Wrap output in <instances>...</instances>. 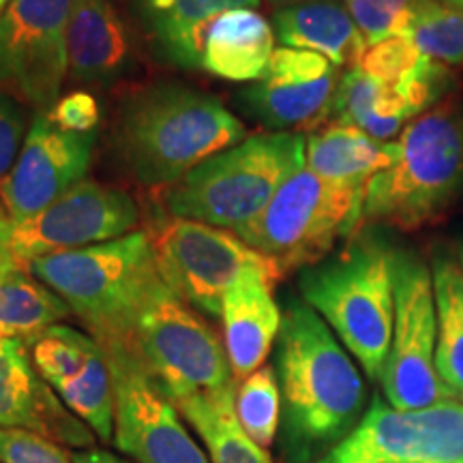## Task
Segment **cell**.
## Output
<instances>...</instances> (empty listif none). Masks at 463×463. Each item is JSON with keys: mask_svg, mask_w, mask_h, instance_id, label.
<instances>
[{"mask_svg": "<svg viewBox=\"0 0 463 463\" xmlns=\"http://www.w3.org/2000/svg\"><path fill=\"white\" fill-rule=\"evenodd\" d=\"M73 463H127L114 453L101 449H90V450H80V453H71Z\"/></svg>", "mask_w": 463, "mask_h": 463, "instance_id": "74e56055", "label": "cell"}, {"mask_svg": "<svg viewBox=\"0 0 463 463\" xmlns=\"http://www.w3.org/2000/svg\"><path fill=\"white\" fill-rule=\"evenodd\" d=\"M395 164L364 187L363 222L419 230L444 215L463 184V114L438 103L397 137Z\"/></svg>", "mask_w": 463, "mask_h": 463, "instance_id": "5b68a950", "label": "cell"}, {"mask_svg": "<svg viewBox=\"0 0 463 463\" xmlns=\"http://www.w3.org/2000/svg\"><path fill=\"white\" fill-rule=\"evenodd\" d=\"M412 118V106L395 86L380 82L358 67L341 75L333 120L354 125L373 140L391 142Z\"/></svg>", "mask_w": 463, "mask_h": 463, "instance_id": "cb8c5ba5", "label": "cell"}, {"mask_svg": "<svg viewBox=\"0 0 463 463\" xmlns=\"http://www.w3.org/2000/svg\"><path fill=\"white\" fill-rule=\"evenodd\" d=\"M459 266H461V270H463V242H461V247H459Z\"/></svg>", "mask_w": 463, "mask_h": 463, "instance_id": "60d3db41", "label": "cell"}, {"mask_svg": "<svg viewBox=\"0 0 463 463\" xmlns=\"http://www.w3.org/2000/svg\"><path fill=\"white\" fill-rule=\"evenodd\" d=\"M69 314L65 300L26 266L17 260L0 262V333L31 344Z\"/></svg>", "mask_w": 463, "mask_h": 463, "instance_id": "d4e9b609", "label": "cell"}, {"mask_svg": "<svg viewBox=\"0 0 463 463\" xmlns=\"http://www.w3.org/2000/svg\"><path fill=\"white\" fill-rule=\"evenodd\" d=\"M450 3H463V0H450Z\"/></svg>", "mask_w": 463, "mask_h": 463, "instance_id": "b9f144b4", "label": "cell"}, {"mask_svg": "<svg viewBox=\"0 0 463 463\" xmlns=\"http://www.w3.org/2000/svg\"><path fill=\"white\" fill-rule=\"evenodd\" d=\"M123 345L131 347L146 373L176 408L191 399L217 395L239 384L232 373L222 335L165 283L144 303Z\"/></svg>", "mask_w": 463, "mask_h": 463, "instance_id": "ba28073f", "label": "cell"}, {"mask_svg": "<svg viewBox=\"0 0 463 463\" xmlns=\"http://www.w3.org/2000/svg\"><path fill=\"white\" fill-rule=\"evenodd\" d=\"M316 463H463V403L397 410L375 397L354 430Z\"/></svg>", "mask_w": 463, "mask_h": 463, "instance_id": "8fae6325", "label": "cell"}, {"mask_svg": "<svg viewBox=\"0 0 463 463\" xmlns=\"http://www.w3.org/2000/svg\"><path fill=\"white\" fill-rule=\"evenodd\" d=\"M9 5H11V0H0V17H3L5 11H7Z\"/></svg>", "mask_w": 463, "mask_h": 463, "instance_id": "ab89813d", "label": "cell"}, {"mask_svg": "<svg viewBox=\"0 0 463 463\" xmlns=\"http://www.w3.org/2000/svg\"><path fill=\"white\" fill-rule=\"evenodd\" d=\"M0 430H28L75 449L95 442V431L34 372L26 344L15 337L0 344Z\"/></svg>", "mask_w": 463, "mask_h": 463, "instance_id": "e0dca14e", "label": "cell"}, {"mask_svg": "<svg viewBox=\"0 0 463 463\" xmlns=\"http://www.w3.org/2000/svg\"><path fill=\"white\" fill-rule=\"evenodd\" d=\"M165 65L200 69L208 28L225 11L256 9L260 0H129Z\"/></svg>", "mask_w": 463, "mask_h": 463, "instance_id": "ffe728a7", "label": "cell"}, {"mask_svg": "<svg viewBox=\"0 0 463 463\" xmlns=\"http://www.w3.org/2000/svg\"><path fill=\"white\" fill-rule=\"evenodd\" d=\"M275 281L279 279L269 270L247 269L223 294L222 337L232 373L239 382L264 367L279 337L283 314L273 297Z\"/></svg>", "mask_w": 463, "mask_h": 463, "instance_id": "ac0fdd59", "label": "cell"}, {"mask_svg": "<svg viewBox=\"0 0 463 463\" xmlns=\"http://www.w3.org/2000/svg\"><path fill=\"white\" fill-rule=\"evenodd\" d=\"M0 463H73L52 439L28 430H0Z\"/></svg>", "mask_w": 463, "mask_h": 463, "instance_id": "836d02e7", "label": "cell"}, {"mask_svg": "<svg viewBox=\"0 0 463 463\" xmlns=\"http://www.w3.org/2000/svg\"><path fill=\"white\" fill-rule=\"evenodd\" d=\"M236 389L239 384L217 395L191 399L178 405V412L198 431L208 463H273L266 449L242 431L234 410Z\"/></svg>", "mask_w": 463, "mask_h": 463, "instance_id": "484cf974", "label": "cell"}, {"mask_svg": "<svg viewBox=\"0 0 463 463\" xmlns=\"http://www.w3.org/2000/svg\"><path fill=\"white\" fill-rule=\"evenodd\" d=\"M303 133L245 137L194 167L165 194L172 217L236 232L264 211L283 183L305 165Z\"/></svg>", "mask_w": 463, "mask_h": 463, "instance_id": "8992f818", "label": "cell"}, {"mask_svg": "<svg viewBox=\"0 0 463 463\" xmlns=\"http://www.w3.org/2000/svg\"><path fill=\"white\" fill-rule=\"evenodd\" d=\"M408 37L438 65L463 62V3L414 0Z\"/></svg>", "mask_w": 463, "mask_h": 463, "instance_id": "83f0119b", "label": "cell"}, {"mask_svg": "<svg viewBox=\"0 0 463 463\" xmlns=\"http://www.w3.org/2000/svg\"><path fill=\"white\" fill-rule=\"evenodd\" d=\"M344 7L367 45H373L397 34H408L414 0H344Z\"/></svg>", "mask_w": 463, "mask_h": 463, "instance_id": "d6a6232c", "label": "cell"}, {"mask_svg": "<svg viewBox=\"0 0 463 463\" xmlns=\"http://www.w3.org/2000/svg\"><path fill=\"white\" fill-rule=\"evenodd\" d=\"M281 389V453L286 463L326 455L358 425L364 382L350 352L303 300H289L277 337Z\"/></svg>", "mask_w": 463, "mask_h": 463, "instance_id": "6da1fadb", "label": "cell"}, {"mask_svg": "<svg viewBox=\"0 0 463 463\" xmlns=\"http://www.w3.org/2000/svg\"><path fill=\"white\" fill-rule=\"evenodd\" d=\"M444 65H438L416 48L408 34H397L384 42L369 45L358 62V69L380 82L405 89L439 71Z\"/></svg>", "mask_w": 463, "mask_h": 463, "instance_id": "1f68e13d", "label": "cell"}, {"mask_svg": "<svg viewBox=\"0 0 463 463\" xmlns=\"http://www.w3.org/2000/svg\"><path fill=\"white\" fill-rule=\"evenodd\" d=\"M275 52V28L260 11H225L208 28L202 69L228 82H258Z\"/></svg>", "mask_w": 463, "mask_h": 463, "instance_id": "7402d4cb", "label": "cell"}, {"mask_svg": "<svg viewBox=\"0 0 463 463\" xmlns=\"http://www.w3.org/2000/svg\"><path fill=\"white\" fill-rule=\"evenodd\" d=\"M11 234H14V223H11L7 208H5L3 200H0V262L15 260L14 253H11Z\"/></svg>", "mask_w": 463, "mask_h": 463, "instance_id": "8d00e7d4", "label": "cell"}, {"mask_svg": "<svg viewBox=\"0 0 463 463\" xmlns=\"http://www.w3.org/2000/svg\"><path fill=\"white\" fill-rule=\"evenodd\" d=\"M26 123L24 114L15 106L14 99L0 92V187L5 178L9 176L17 155H20L22 144H24Z\"/></svg>", "mask_w": 463, "mask_h": 463, "instance_id": "d590c367", "label": "cell"}, {"mask_svg": "<svg viewBox=\"0 0 463 463\" xmlns=\"http://www.w3.org/2000/svg\"><path fill=\"white\" fill-rule=\"evenodd\" d=\"M99 352L95 339L65 324H56L31 341L34 369L52 389L82 375Z\"/></svg>", "mask_w": 463, "mask_h": 463, "instance_id": "f1b7e54d", "label": "cell"}, {"mask_svg": "<svg viewBox=\"0 0 463 463\" xmlns=\"http://www.w3.org/2000/svg\"><path fill=\"white\" fill-rule=\"evenodd\" d=\"M114 384V444L137 463H208L181 412L131 347L99 345Z\"/></svg>", "mask_w": 463, "mask_h": 463, "instance_id": "4fadbf2b", "label": "cell"}, {"mask_svg": "<svg viewBox=\"0 0 463 463\" xmlns=\"http://www.w3.org/2000/svg\"><path fill=\"white\" fill-rule=\"evenodd\" d=\"M75 0H11L0 17V92L50 112L69 73L67 31Z\"/></svg>", "mask_w": 463, "mask_h": 463, "instance_id": "7c38bea8", "label": "cell"}, {"mask_svg": "<svg viewBox=\"0 0 463 463\" xmlns=\"http://www.w3.org/2000/svg\"><path fill=\"white\" fill-rule=\"evenodd\" d=\"M269 3L275 5V7H279V9H286V7H292V5L311 3V0H269Z\"/></svg>", "mask_w": 463, "mask_h": 463, "instance_id": "f35d334b", "label": "cell"}, {"mask_svg": "<svg viewBox=\"0 0 463 463\" xmlns=\"http://www.w3.org/2000/svg\"><path fill=\"white\" fill-rule=\"evenodd\" d=\"M273 28L283 48L316 52L337 69L358 67L369 48L356 22L337 0H311L277 9Z\"/></svg>", "mask_w": 463, "mask_h": 463, "instance_id": "44dd1931", "label": "cell"}, {"mask_svg": "<svg viewBox=\"0 0 463 463\" xmlns=\"http://www.w3.org/2000/svg\"><path fill=\"white\" fill-rule=\"evenodd\" d=\"M54 392L101 439H114V384L108 361L99 352L82 375L56 386Z\"/></svg>", "mask_w": 463, "mask_h": 463, "instance_id": "f546056e", "label": "cell"}, {"mask_svg": "<svg viewBox=\"0 0 463 463\" xmlns=\"http://www.w3.org/2000/svg\"><path fill=\"white\" fill-rule=\"evenodd\" d=\"M395 324L382 373L386 402L397 410H422L450 395L436 369L438 317L433 277L414 253L392 251Z\"/></svg>", "mask_w": 463, "mask_h": 463, "instance_id": "9c48e42d", "label": "cell"}, {"mask_svg": "<svg viewBox=\"0 0 463 463\" xmlns=\"http://www.w3.org/2000/svg\"><path fill=\"white\" fill-rule=\"evenodd\" d=\"M397 155V140H373L354 125L333 120L307 137L305 165L331 183L364 189L375 174L395 164Z\"/></svg>", "mask_w": 463, "mask_h": 463, "instance_id": "603a6c76", "label": "cell"}, {"mask_svg": "<svg viewBox=\"0 0 463 463\" xmlns=\"http://www.w3.org/2000/svg\"><path fill=\"white\" fill-rule=\"evenodd\" d=\"M436 297L438 344L436 369L450 395L463 399V270L447 253H436L431 264Z\"/></svg>", "mask_w": 463, "mask_h": 463, "instance_id": "4316f807", "label": "cell"}, {"mask_svg": "<svg viewBox=\"0 0 463 463\" xmlns=\"http://www.w3.org/2000/svg\"><path fill=\"white\" fill-rule=\"evenodd\" d=\"M234 410L242 431L258 447H273L277 431H279L283 405L279 380H277V372L270 364H264L249 378L239 382Z\"/></svg>", "mask_w": 463, "mask_h": 463, "instance_id": "4dcf8cb0", "label": "cell"}, {"mask_svg": "<svg viewBox=\"0 0 463 463\" xmlns=\"http://www.w3.org/2000/svg\"><path fill=\"white\" fill-rule=\"evenodd\" d=\"M137 219L140 211L129 194L80 181L39 215L14 225L11 253L28 269L37 258L123 239L136 228Z\"/></svg>", "mask_w": 463, "mask_h": 463, "instance_id": "5bb4252c", "label": "cell"}, {"mask_svg": "<svg viewBox=\"0 0 463 463\" xmlns=\"http://www.w3.org/2000/svg\"><path fill=\"white\" fill-rule=\"evenodd\" d=\"M28 270L65 300L99 345L125 344L161 279L146 232L33 260Z\"/></svg>", "mask_w": 463, "mask_h": 463, "instance_id": "3957f363", "label": "cell"}, {"mask_svg": "<svg viewBox=\"0 0 463 463\" xmlns=\"http://www.w3.org/2000/svg\"><path fill=\"white\" fill-rule=\"evenodd\" d=\"M67 56L73 82L89 89H108L136 69L129 26L109 0H75Z\"/></svg>", "mask_w": 463, "mask_h": 463, "instance_id": "d6986e66", "label": "cell"}, {"mask_svg": "<svg viewBox=\"0 0 463 463\" xmlns=\"http://www.w3.org/2000/svg\"><path fill=\"white\" fill-rule=\"evenodd\" d=\"M363 187L331 183L303 165L234 234L283 277L320 264L341 239L354 234L363 223Z\"/></svg>", "mask_w": 463, "mask_h": 463, "instance_id": "52a82bcc", "label": "cell"}, {"mask_svg": "<svg viewBox=\"0 0 463 463\" xmlns=\"http://www.w3.org/2000/svg\"><path fill=\"white\" fill-rule=\"evenodd\" d=\"M97 133L61 129L48 112L34 116L9 176L0 187V200L11 223H24L84 181L92 161Z\"/></svg>", "mask_w": 463, "mask_h": 463, "instance_id": "9a60e30c", "label": "cell"}, {"mask_svg": "<svg viewBox=\"0 0 463 463\" xmlns=\"http://www.w3.org/2000/svg\"><path fill=\"white\" fill-rule=\"evenodd\" d=\"M48 114L61 129L75 133L95 131L101 118L99 103L89 90H73L61 97Z\"/></svg>", "mask_w": 463, "mask_h": 463, "instance_id": "e575fe53", "label": "cell"}, {"mask_svg": "<svg viewBox=\"0 0 463 463\" xmlns=\"http://www.w3.org/2000/svg\"><path fill=\"white\" fill-rule=\"evenodd\" d=\"M339 82V69L316 52L277 48L264 78L242 92V103L269 129L316 131L333 116Z\"/></svg>", "mask_w": 463, "mask_h": 463, "instance_id": "2e32d148", "label": "cell"}, {"mask_svg": "<svg viewBox=\"0 0 463 463\" xmlns=\"http://www.w3.org/2000/svg\"><path fill=\"white\" fill-rule=\"evenodd\" d=\"M148 236L165 286L206 316H222L223 294L242 270L264 269L281 279L270 260L253 251L230 230L172 217Z\"/></svg>", "mask_w": 463, "mask_h": 463, "instance_id": "30bf717a", "label": "cell"}, {"mask_svg": "<svg viewBox=\"0 0 463 463\" xmlns=\"http://www.w3.org/2000/svg\"><path fill=\"white\" fill-rule=\"evenodd\" d=\"M298 286L305 303L331 326L363 372L382 380L395 324L392 249L375 236H361L339 256L303 269Z\"/></svg>", "mask_w": 463, "mask_h": 463, "instance_id": "277c9868", "label": "cell"}, {"mask_svg": "<svg viewBox=\"0 0 463 463\" xmlns=\"http://www.w3.org/2000/svg\"><path fill=\"white\" fill-rule=\"evenodd\" d=\"M245 136V125L217 97L183 84H155L123 101L114 142L142 184L172 187Z\"/></svg>", "mask_w": 463, "mask_h": 463, "instance_id": "7a4b0ae2", "label": "cell"}]
</instances>
